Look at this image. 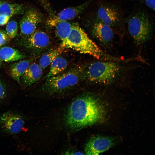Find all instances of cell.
Instances as JSON below:
<instances>
[{"label":"cell","mask_w":155,"mask_h":155,"mask_svg":"<svg viewBox=\"0 0 155 155\" xmlns=\"http://www.w3.org/2000/svg\"><path fill=\"white\" fill-rule=\"evenodd\" d=\"M57 36L61 41L60 47L70 49L88 54L100 60L117 62L123 60L105 52L88 36L79 26L68 21L61 22L56 26Z\"/></svg>","instance_id":"obj_1"},{"label":"cell","mask_w":155,"mask_h":155,"mask_svg":"<svg viewBox=\"0 0 155 155\" xmlns=\"http://www.w3.org/2000/svg\"><path fill=\"white\" fill-rule=\"evenodd\" d=\"M102 107L93 96H81L71 104L67 113L66 123L69 127L79 129L97 122L102 117Z\"/></svg>","instance_id":"obj_2"},{"label":"cell","mask_w":155,"mask_h":155,"mask_svg":"<svg viewBox=\"0 0 155 155\" xmlns=\"http://www.w3.org/2000/svg\"><path fill=\"white\" fill-rule=\"evenodd\" d=\"M85 79V69L76 66L56 75L46 78L42 89L49 94L66 91Z\"/></svg>","instance_id":"obj_3"},{"label":"cell","mask_w":155,"mask_h":155,"mask_svg":"<svg viewBox=\"0 0 155 155\" xmlns=\"http://www.w3.org/2000/svg\"><path fill=\"white\" fill-rule=\"evenodd\" d=\"M118 62L101 60L90 63L85 69V79L90 83L111 84L119 76L122 68Z\"/></svg>","instance_id":"obj_4"},{"label":"cell","mask_w":155,"mask_h":155,"mask_svg":"<svg viewBox=\"0 0 155 155\" xmlns=\"http://www.w3.org/2000/svg\"><path fill=\"white\" fill-rule=\"evenodd\" d=\"M127 24L128 32L137 45L143 44L151 38L153 25L145 12L139 11L131 15L128 19Z\"/></svg>","instance_id":"obj_5"},{"label":"cell","mask_w":155,"mask_h":155,"mask_svg":"<svg viewBox=\"0 0 155 155\" xmlns=\"http://www.w3.org/2000/svg\"><path fill=\"white\" fill-rule=\"evenodd\" d=\"M25 123L24 119L21 114L9 111L0 114V131L10 134L19 133Z\"/></svg>","instance_id":"obj_6"},{"label":"cell","mask_w":155,"mask_h":155,"mask_svg":"<svg viewBox=\"0 0 155 155\" xmlns=\"http://www.w3.org/2000/svg\"><path fill=\"white\" fill-rule=\"evenodd\" d=\"M97 15L98 20L112 28L118 25L121 20V15L118 9L108 4L101 5Z\"/></svg>","instance_id":"obj_7"},{"label":"cell","mask_w":155,"mask_h":155,"mask_svg":"<svg viewBox=\"0 0 155 155\" xmlns=\"http://www.w3.org/2000/svg\"><path fill=\"white\" fill-rule=\"evenodd\" d=\"M41 13L34 9L27 11L21 20L20 25L21 33L27 37L36 30L38 24L42 21Z\"/></svg>","instance_id":"obj_8"},{"label":"cell","mask_w":155,"mask_h":155,"mask_svg":"<svg viewBox=\"0 0 155 155\" xmlns=\"http://www.w3.org/2000/svg\"><path fill=\"white\" fill-rule=\"evenodd\" d=\"M113 144L111 138L98 136L92 138L86 144L84 152L86 155H97L108 150Z\"/></svg>","instance_id":"obj_9"},{"label":"cell","mask_w":155,"mask_h":155,"mask_svg":"<svg viewBox=\"0 0 155 155\" xmlns=\"http://www.w3.org/2000/svg\"><path fill=\"white\" fill-rule=\"evenodd\" d=\"M50 39L48 35L40 30H36L24 40V45L27 48L34 51H40L49 45Z\"/></svg>","instance_id":"obj_10"},{"label":"cell","mask_w":155,"mask_h":155,"mask_svg":"<svg viewBox=\"0 0 155 155\" xmlns=\"http://www.w3.org/2000/svg\"><path fill=\"white\" fill-rule=\"evenodd\" d=\"M92 33L94 36L104 45L110 44L114 38L113 28L98 20L93 25Z\"/></svg>","instance_id":"obj_11"},{"label":"cell","mask_w":155,"mask_h":155,"mask_svg":"<svg viewBox=\"0 0 155 155\" xmlns=\"http://www.w3.org/2000/svg\"><path fill=\"white\" fill-rule=\"evenodd\" d=\"M42 73V69L39 65L36 63H32L21 77L20 84L24 87L30 86L40 78Z\"/></svg>","instance_id":"obj_12"},{"label":"cell","mask_w":155,"mask_h":155,"mask_svg":"<svg viewBox=\"0 0 155 155\" xmlns=\"http://www.w3.org/2000/svg\"><path fill=\"white\" fill-rule=\"evenodd\" d=\"M87 3H84L76 7L65 8L57 14L53 20L57 21H68L72 20L82 12Z\"/></svg>","instance_id":"obj_13"},{"label":"cell","mask_w":155,"mask_h":155,"mask_svg":"<svg viewBox=\"0 0 155 155\" xmlns=\"http://www.w3.org/2000/svg\"><path fill=\"white\" fill-rule=\"evenodd\" d=\"M24 58V55L18 50L9 46L0 47V60L2 62H12Z\"/></svg>","instance_id":"obj_14"},{"label":"cell","mask_w":155,"mask_h":155,"mask_svg":"<svg viewBox=\"0 0 155 155\" xmlns=\"http://www.w3.org/2000/svg\"><path fill=\"white\" fill-rule=\"evenodd\" d=\"M30 65L29 60H20L11 65L10 71L12 78L20 84L21 77Z\"/></svg>","instance_id":"obj_15"},{"label":"cell","mask_w":155,"mask_h":155,"mask_svg":"<svg viewBox=\"0 0 155 155\" xmlns=\"http://www.w3.org/2000/svg\"><path fill=\"white\" fill-rule=\"evenodd\" d=\"M67 64V61L65 58L58 56L51 64L50 68L45 78L54 76L63 72L66 69Z\"/></svg>","instance_id":"obj_16"},{"label":"cell","mask_w":155,"mask_h":155,"mask_svg":"<svg viewBox=\"0 0 155 155\" xmlns=\"http://www.w3.org/2000/svg\"><path fill=\"white\" fill-rule=\"evenodd\" d=\"M24 11V6L21 4L2 2L0 5V14L5 15L10 17L22 13Z\"/></svg>","instance_id":"obj_17"},{"label":"cell","mask_w":155,"mask_h":155,"mask_svg":"<svg viewBox=\"0 0 155 155\" xmlns=\"http://www.w3.org/2000/svg\"><path fill=\"white\" fill-rule=\"evenodd\" d=\"M63 50L60 47L45 53L41 57L38 65L42 69L45 68L51 65L55 59L61 53Z\"/></svg>","instance_id":"obj_18"},{"label":"cell","mask_w":155,"mask_h":155,"mask_svg":"<svg viewBox=\"0 0 155 155\" xmlns=\"http://www.w3.org/2000/svg\"><path fill=\"white\" fill-rule=\"evenodd\" d=\"M18 29L17 23L16 21L12 20L7 23L5 32L9 38H15L17 35Z\"/></svg>","instance_id":"obj_19"},{"label":"cell","mask_w":155,"mask_h":155,"mask_svg":"<svg viewBox=\"0 0 155 155\" xmlns=\"http://www.w3.org/2000/svg\"><path fill=\"white\" fill-rule=\"evenodd\" d=\"M8 38L6 32L0 30V47L6 43Z\"/></svg>","instance_id":"obj_20"},{"label":"cell","mask_w":155,"mask_h":155,"mask_svg":"<svg viewBox=\"0 0 155 155\" xmlns=\"http://www.w3.org/2000/svg\"><path fill=\"white\" fill-rule=\"evenodd\" d=\"M10 18L5 15L0 14V26H3L7 24Z\"/></svg>","instance_id":"obj_21"},{"label":"cell","mask_w":155,"mask_h":155,"mask_svg":"<svg viewBox=\"0 0 155 155\" xmlns=\"http://www.w3.org/2000/svg\"><path fill=\"white\" fill-rule=\"evenodd\" d=\"M6 94V89L3 84L0 81V101L5 98Z\"/></svg>","instance_id":"obj_22"},{"label":"cell","mask_w":155,"mask_h":155,"mask_svg":"<svg viewBox=\"0 0 155 155\" xmlns=\"http://www.w3.org/2000/svg\"><path fill=\"white\" fill-rule=\"evenodd\" d=\"M145 3L149 8L154 10L155 0H146Z\"/></svg>","instance_id":"obj_23"},{"label":"cell","mask_w":155,"mask_h":155,"mask_svg":"<svg viewBox=\"0 0 155 155\" xmlns=\"http://www.w3.org/2000/svg\"><path fill=\"white\" fill-rule=\"evenodd\" d=\"M2 63V61L0 60V66L1 65Z\"/></svg>","instance_id":"obj_24"},{"label":"cell","mask_w":155,"mask_h":155,"mask_svg":"<svg viewBox=\"0 0 155 155\" xmlns=\"http://www.w3.org/2000/svg\"><path fill=\"white\" fill-rule=\"evenodd\" d=\"M2 2L1 1H0V5L1 4V3H2Z\"/></svg>","instance_id":"obj_25"}]
</instances>
